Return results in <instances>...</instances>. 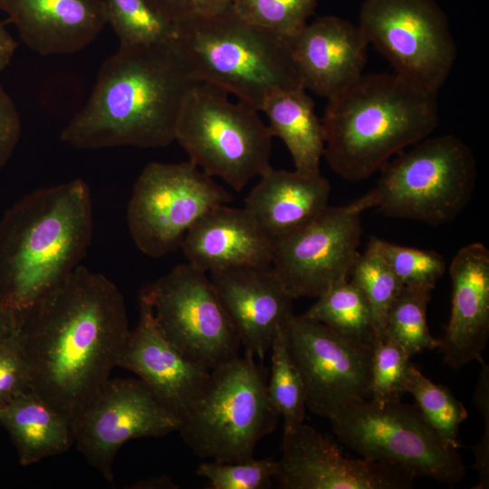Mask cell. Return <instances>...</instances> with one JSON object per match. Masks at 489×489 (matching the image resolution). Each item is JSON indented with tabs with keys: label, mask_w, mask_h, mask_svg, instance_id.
<instances>
[{
	"label": "cell",
	"mask_w": 489,
	"mask_h": 489,
	"mask_svg": "<svg viewBox=\"0 0 489 489\" xmlns=\"http://www.w3.org/2000/svg\"><path fill=\"white\" fill-rule=\"evenodd\" d=\"M277 461L272 457L241 462H203L196 474L209 481L213 489H266L272 486Z\"/></svg>",
	"instance_id": "cell-35"
},
{
	"label": "cell",
	"mask_w": 489,
	"mask_h": 489,
	"mask_svg": "<svg viewBox=\"0 0 489 489\" xmlns=\"http://www.w3.org/2000/svg\"><path fill=\"white\" fill-rule=\"evenodd\" d=\"M284 324L278 329L271 345L266 388L272 404L283 418V428H289L303 423L306 395L301 373L287 347Z\"/></svg>",
	"instance_id": "cell-27"
},
{
	"label": "cell",
	"mask_w": 489,
	"mask_h": 489,
	"mask_svg": "<svg viewBox=\"0 0 489 489\" xmlns=\"http://www.w3.org/2000/svg\"><path fill=\"white\" fill-rule=\"evenodd\" d=\"M74 443L88 463L113 482L120 447L141 437L177 431L180 420L139 379H109L72 420Z\"/></svg>",
	"instance_id": "cell-15"
},
{
	"label": "cell",
	"mask_w": 489,
	"mask_h": 489,
	"mask_svg": "<svg viewBox=\"0 0 489 489\" xmlns=\"http://www.w3.org/2000/svg\"><path fill=\"white\" fill-rule=\"evenodd\" d=\"M162 17L177 24L182 17V0H145Z\"/></svg>",
	"instance_id": "cell-39"
},
{
	"label": "cell",
	"mask_w": 489,
	"mask_h": 489,
	"mask_svg": "<svg viewBox=\"0 0 489 489\" xmlns=\"http://www.w3.org/2000/svg\"><path fill=\"white\" fill-rule=\"evenodd\" d=\"M323 157L350 182L363 181L436 128V93L396 72L361 74L328 99Z\"/></svg>",
	"instance_id": "cell-4"
},
{
	"label": "cell",
	"mask_w": 489,
	"mask_h": 489,
	"mask_svg": "<svg viewBox=\"0 0 489 489\" xmlns=\"http://www.w3.org/2000/svg\"><path fill=\"white\" fill-rule=\"evenodd\" d=\"M358 25L403 78L436 93L449 77L456 45L435 0H365Z\"/></svg>",
	"instance_id": "cell-11"
},
{
	"label": "cell",
	"mask_w": 489,
	"mask_h": 489,
	"mask_svg": "<svg viewBox=\"0 0 489 489\" xmlns=\"http://www.w3.org/2000/svg\"><path fill=\"white\" fill-rule=\"evenodd\" d=\"M273 480L282 489H408L414 477L384 462L345 457L326 436L303 423L283 428Z\"/></svg>",
	"instance_id": "cell-16"
},
{
	"label": "cell",
	"mask_w": 489,
	"mask_h": 489,
	"mask_svg": "<svg viewBox=\"0 0 489 489\" xmlns=\"http://www.w3.org/2000/svg\"><path fill=\"white\" fill-rule=\"evenodd\" d=\"M244 199V208L272 241L303 226L329 206L331 185L321 173L307 175L268 166Z\"/></svg>",
	"instance_id": "cell-23"
},
{
	"label": "cell",
	"mask_w": 489,
	"mask_h": 489,
	"mask_svg": "<svg viewBox=\"0 0 489 489\" xmlns=\"http://www.w3.org/2000/svg\"><path fill=\"white\" fill-rule=\"evenodd\" d=\"M431 292L403 287L388 314L384 334L398 343L412 358L438 347L427 322Z\"/></svg>",
	"instance_id": "cell-29"
},
{
	"label": "cell",
	"mask_w": 489,
	"mask_h": 489,
	"mask_svg": "<svg viewBox=\"0 0 489 489\" xmlns=\"http://www.w3.org/2000/svg\"><path fill=\"white\" fill-rule=\"evenodd\" d=\"M92 201L82 179L34 190L0 220V301L20 315L59 284L90 246Z\"/></svg>",
	"instance_id": "cell-3"
},
{
	"label": "cell",
	"mask_w": 489,
	"mask_h": 489,
	"mask_svg": "<svg viewBox=\"0 0 489 489\" xmlns=\"http://www.w3.org/2000/svg\"><path fill=\"white\" fill-rule=\"evenodd\" d=\"M187 263L207 273L270 265L273 243L244 208L220 205L205 213L181 243Z\"/></svg>",
	"instance_id": "cell-22"
},
{
	"label": "cell",
	"mask_w": 489,
	"mask_h": 489,
	"mask_svg": "<svg viewBox=\"0 0 489 489\" xmlns=\"http://www.w3.org/2000/svg\"><path fill=\"white\" fill-rule=\"evenodd\" d=\"M232 5L233 0H182L179 23L192 18L215 17L231 9Z\"/></svg>",
	"instance_id": "cell-38"
},
{
	"label": "cell",
	"mask_w": 489,
	"mask_h": 489,
	"mask_svg": "<svg viewBox=\"0 0 489 489\" xmlns=\"http://www.w3.org/2000/svg\"><path fill=\"white\" fill-rule=\"evenodd\" d=\"M139 316L129 331L118 367L135 373L179 420L204 389L210 371L189 361L160 331L152 302L141 289Z\"/></svg>",
	"instance_id": "cell-17"
},
{
	"label": "cell",
	"mask_w": 489,
	"mask_h": 489,
	"mask_svg": "<svg viewBox=\"0 0 489 489\" xmlns=\"http://www.w3.org/2000/svg\"><path fill=\"white\" fill-rule=\"evenodd\" d=\"M22 41L42 55L82 50L107 24L103 0H0Z\"/></svg>",
	"instance_id": "cell-21"
},
{
	"label": "cell",
	"mask_w": 489,
	"mask_h": 489,
	"mask_svg": "<svg viewBox=\"0 0 489 489\" xmlns=\"http://www.w3.org/2000/svg\"><path fill=\"white\" fill-rule=\"evenodd\" d=\"M269 371L245 351L210 371L209 379L177 431L200 458L241 462L280 418L267 394Z\"/></svg>",
	"instance_id": "cell-6"
},
{
	"label": "cell",
	"mask_w": 489,
	"mask_h": 489,
	"mask_svg": "<svg viewBox=\"0 0 489 489\" xmlns=\"http://www.w3.org/2000/svg\"><path fill=\"white\" fill-rule=\"evenodd\" d=\"M18 327L17 315L0 301V344L13 337Z\"/></svg>",
	"instance_id": "cell-40"
},
{
	"label": "cell",
	"mask_w": 489,
	"mask_h": 489,
	"mask_svg": "<svg viewBox=\"0 0 489 489\" xmlns=\"http://www.w3.org/2000/svg\"><path fill=\"white\" fill-rule=\"evenodd\" d=\"M449 273L452 306L438 349L453 369L478 360L489 337V250L482 243L459 249Z\"/></svg>",
	"instance_id": "cell-20"
},
{
	"label": "cell",
	"mask_w": 489,
	"mask_h": 489,
	"mask_svg": "<svg viewBox=\"0 0 489 489\" xmlns=\"http://www.w3.org/2000/svg\"><path fill=\"white\" fill-rule=\"evenodd\" d=\"M329 419L338 438L363 458L451 486L465 475L457 449L443 440L417 405L369 398Z\"/></svg>",
	"instance_id": "cell-9"
},
{
	"label": "cell",
	"mask_w": 489,
	"mask_h": 489,
	"mask_svg": "<svg viewBox=\"0 0 489 489\" xmlns=\"http://www.w3.org/2000/svg\"><path fill=\"white\" fill-rule=\"evenodd\" d=\"M350 280L361 291L370 307L376 336L384 333L388 311L403 285L369 244L355 262Z\"/></svg>",
	"instance_id": "cell-31"
},
{
	"label": "cell",
	"mask_w": 489,
	"mask_h": 489,
	"mask_svg": "<svg viewBox=\"0 0 489 489\" xmlns=\"http://www.w3.org/2000/svg\"><path fill=\"white\" fill-rule=\"evenodd\" d=\"M139 488H177V484L167 476L150 478L137 484Z\"/></svg>",
	"instance_id": "cell-42"
},
{
	"label": "cell",
	"mask_w": 489,
	"mask_h": 489,
	"mask_svg": "<svg viewBox=\"0 0 489 489\" xmlns=\"http://www.w3.org/2000/svg\"><path fill=\"white\" fill-rule=\"evenodd\" d=\"M396 341L382 333L375 336L371 349L370 398L379 402L400 400L414 364Z\"/></svg>",
	"instance_id": "cell-34"
},
{
	"label": "cell",
	"mask_w": 489,
	"mask_h": 489,
	"mask_svg": "<svg viewBox=\"0 0 489 489\" xmlns=\"http://www.w3.org/2000/svg\"><path fill=\"white\" fill-rule=\"evenodd\" d=\"M284 41L303 89L327 100L363 74L369 44L341 17H318Z\"/></svg>",
	"instance_id": "cell-19"
},
{
	"label": "cell",
	"mask_w": 489,
	"mask_h": 489,
	"mask_svg": "<svg viewBox=\"0 0 489 489\" xmlns=\"http://www.w3.org/2000/svg\"><path fill=\"white\" fill-rule=\"evenodd\" d=\"M21 136V120L18 110L0 84V168L13 155Z\"/></svg>",
	"instance_id": "cell-37"
},
{
	"label": "cell",
	"mask_w": 489,
	"mask_h": 489,
	"mask_svg": "<svg viewBox=\"0 0 489 489\" xmlns=\"http://www.w3.org/2000/svg\"><path fill=\"white\" fill-rule=\"evenodd\" d=\"M314 108L306 90L298 88L273 93L261 110L268 117L272 135L289 150L294 170L307 175L321 173L324 153L323 127Z\"/></svg>",
	"instance_id": "cell-25"
},
{
	"label": "cell",
	"mask_w": 489,
	"mask_h": 489,
	"mask_svg": "<svg viewBox=\"0 0 489 489\" xmlns=\"http://www.w3.org/2000/svg\"><path fill=\"white\" fill-rule=\"evenodd\" d=\"M18 321L32 390L72 423L118 366L129 333L122 293L79 265Z\"/></svg>",
	"instance_id": "cell-1"
},
{
	"label": "cell",
	"mask_w": 489,
	"mask_h": 489,
	"mask_svg": "<svg viewBox=\"0 0 489 489\" xmlns=\"http://www.w3.org/2000/svg\"><path fill=\"white\" fill-rule=\"evenodd\" d=\"M318 0H233L243 20L285 40L298 33L314 14Z\"/></svg>",
	"instance_id": "cell-33"
},
{
	"label": "cell",
	"mask_w": 489,
	"mask_h": 489,
	"mask_svg": "<svg viewBox=\"0 0 489 489\" xmlns=\"http://www.w3.org/2000/svg\"><path fill=\"white\" fill-rule=\"evenodd\" d=\"M231 194L190 160L149 163L138 177L127 206L136 246L159 258L181 246L188 229Z\"/></svg>",
	"instance_id": "cell-10"
},
{
	"label": "cell",
	"mask_w": 489,
	"mask_h": 489,
	"mask_svg": "<svg viewBox=\"0 0 489 489\" xmlns=\"http://www.w3.org/2000/svg\"><path fill=\"white\" fill-rule=\"evenodd\" d=\"M208 273L241 345L263 360L278 329L294 314L293 299L271 264Z\"/></svg>",
	"instance_id": "cell-18"
},
{
	"label": "cell",
	"mask_w": 489,
	"mask_h": 489,
	"mask_svg": "<svg viewBox=\"0 0 489 489\" xmlns=\"http://www.w3.org/2000/svg\"><path fill=\"white\" fill-rule=\"evenodd\" d=\"M16 46V41L9 34L4 23L0 20V72L10 63Z\"/></svg>",
	"instance_id": "cell-41"
},
{
	"label": "cell",
	"mask_w": 489,
	"mask_h": 489,
	"mask_svg": "<svg viewBox=\"0 0 489 489\" xmlns=\"http://www.w3.org/2000/svg\"><path fill=\"white\" fill-rule=\"evenodd\" d=\"M287 347L303 380L306 408L331 417L370 398L372 344L293 314L284 324Z\"/></svg>",
	"instance_id": "cell-14"
},
{
	"label": "cell",
	"mask_w": 489,
	"mask_h": 489,
	"mask_svg": "<svg viewBox=\"0 0 489 489\" xmlns=\"http://www.w3.org/2000/svg\"><path fill=\"white\" fill-rule=\"evenodd\" d=\"M107 24L120 44L144 45L170 42L176 25L155 12L145 0H103Z\"/></svg>",
	"instance_id": "cell-28"
},
{
	"label": "cell",
	"mask_w": 489,
	"mask_h": 489,
	"mask_svg": "<svg viewBox=\"0 0 489 489\" xmlns=\"http://www.w3.org/2000/svg\"><path fill=\"white\" fill-rule=\"evenodd\" d=\"M142 290L160 331L189 361L211 371L239 355V338L206 272L180 264Z\"/></svg>",
	"instance_id": "cell-12"
},
{
	"label": "cell",
	"mask_w": 489,
	"mask_h": 489,
	"mask_svg": "<svg viewBox=\"0 0 489 489\" xmlns=\"http://www.w3.org/2000/svg\"><path fill=\"white\" fill-rule=\"evenodd\" d=\"M302 315L363 343L372 344L376 336L370 307L350 279L334 284L318 296Z\"/></svg>",
	"instance_id": "cell-26"
},
{
	"label": "cell",
	"mask_w": 489,
	"mask_h": 489,
	"mask_svg": "<svg viewBox=\"0 0 489 489\" xmlns=\"http://www.w3.org/2000/svg\"><path fill=\"white\" fill-rule=\"evenodd\" d=\"M369 191L387 216L436 226L453 222L471 200L477 177L475 157L458 137H427L391 158Z\"/></svg>",
	"instance_id": "cell-7"
},
{
	"label": "cell",
	"mask_w": 489,
	"mask_h": 489,
	"mask_svg": "<svg viewBox=\"0 0 489 489\" xmlns=\"http://www.w3.org/2000/svg\"><path fill=\"white\" fill-rule=\"evenodd\" d=\"M173 43L197 80L258 111L273 93L303 88L286 42L243 20L233 8L176 24Z\"/></svg>",
	"instance_id": "cell-5"
},
{
	"label": "cell",
	"mask_w": 489,
	"mask_h": 489,
	"mask_svg": "<svg viewBox=\"0 0 489 489\" xmlns=\"http://www.w3.org/2000/svg\"><path fill=\"white\" fill-rule=\"evenodd\" d=\"M228 95L207 82L195 86L179 114L175 140L203 172L241 191L270 166L273 136L257 110Z\"/></svg>",
	"instance_id": "cell-8"
},
{
	"label": "cell",
	"mask_w": 489,
	"mask_h": 489,
	"mask_svg": "<svg viewBox=\"0 0 489 489\" xmlns=\"http://www.w3.org/2000/svg\"><path fill=\"white\" fill-rule=\"evenodd\" d=\"M407 392L414 397L421 414L443 440L458 449L459 426L468 416L464 404L445 386L425 377L415 365L409 373Z\"/></svg>",
	"instance_id": "cell-30"
},
{
	"label": "cell",
	"mask_w": 489,
	"mask_h": 489,
	"mask_svg": "<svg viewBox=\"0 0 489 489\" xmlns=\"http://www.w3.org/2000/svg\"><path fill=\"white\" fill-rule=\"evenodd\" d=\"M0 424L22 465L62 454L74 443L72 421L33 390L18 394L0 408Z\"/></svg>",
	"instance_id": "cell-24"
},
{
	"label": "cell",
	"mask_w": 489,
	"mask_h": 489,
	"mask_svg": "<svg viewBox=\"0 0 489 489\" xmlns=\"http://www.w3.org/2000/svg\"><path fill=\"white\" fill-rule=\"evenodd\" d=\"M370 192L344 206H328L303 226L273 242L271 265L292 299L317 298L349 280L360 252L361 214Z\"/></svg>",
	"instance_id": "cell-13"
},
{
	"label": "cell",
	"mask_w": 489,
	"mask_h": 489,
	"mask_svg": "<svg viewBox=\"0 0 489 489\" xmlns=\"http://www.w3.org/2000/svg\"><path fill=\"white\" fill-rule=\"evenodd\" d=\"M199 82L173 40L120 44L102 63L91 94L61 139L81 149L166 147L175 141L184 102Z\"/></svg>",
	"instance_id": "cell-2"
},
{
	"label": "cell",
	"mask_w": 489,
	"mask_h": 489,
	"mask_svg": "<svg viewBox=\"0 0 489 489\" xmlns=\"http://www.w3.org/2000/svg\"><path fill=\"white\" fill-rule=\"evenodd\" d=\"M369 244L384 259L403 287L431 292L446 272V261L436 251L403 246L377 237H372Z\"/></svg>",
	"instance_id": "cell-32"
},
{
	"label": "cell",
	"mask_w": 489,
	"mask_h": 489,
	"mask_svg": "<svg viewBox=\"0 0 489 489\" xmlns=\"http://www.w3.org/2000/svg\"><path fill=\"white\" fill-rule=\"evenodd\" d=\"M29 368L18 340V331L0 344V408L22 392L30 391Z\"/></svg>",
	"instance_id": "cell-36"
}]
</instances>
